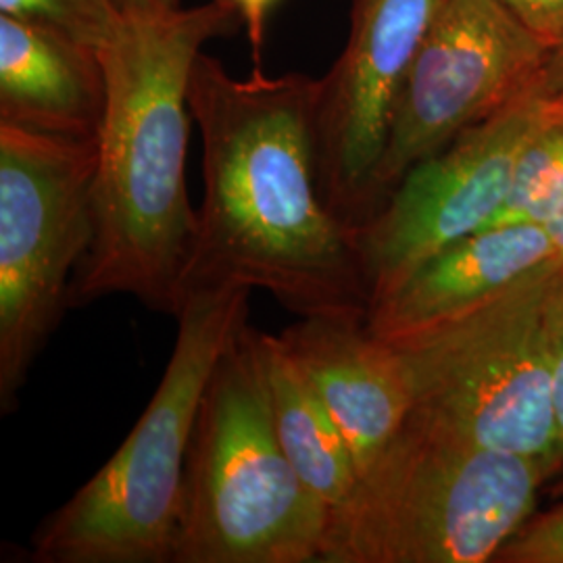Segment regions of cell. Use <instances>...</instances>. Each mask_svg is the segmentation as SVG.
I'll list each match as a JSON object with an SVG mask.
<instances>
[{"label":"cell","instance_id":"cell-1","mask_svg":"<svg viewBox=\"0 0 563 563\" xmlns=\"http://www.w3.org/2000/svg\"><path fill=\"white\" fill-rule=\"evenodd\" d=\"M318 101L320 80L305 74L257 65L241 80L197 57L188 107L201 132L202 201L184 299L236 284L299 318L367 316L355 232L323 202Z\"/></svg>","mask_w":563,"mask_h":563},{"label":"cell","instance_id":"cell-2","mask_svg":"<svg viewBox=\"0 0 563 563\" xmlns=\"http://www.w3.org/2000/svg\"><path fill=\"white\" fill-rule=\"evenodd\" d=\"M239 9L125 11L101 51L107 104L92 188V242L69 286V307L130 295L178 316L195 253L197 209L186 190L188 88L195 60L230 34Z\"/></svg>","mask_w":563,"mask_h":563},{"label":"cell","instance_id":"cell-3","mask_svg":"<svg viewBox=\"0 0 563 563\" xmlns=\"http://www.w3.org/2000/svg\"><path fill=\"white\" fill-rule=\"evenodd\" d=\"M246 286L190 292L162 383L115 455L32 537L36 563H172L205 388L249 318Z\"/></svg>","mask_w":563,"mask_h":563},{"label":"cell","instance_id":"cell-4","mask_svg":"<svg viewBox=\"0 0 563 563\" xmlns=\"http://www.w3.org/2000/svg\"><path fill=\"white\" fill-rule=\"evenodd\" d=\"M257 328L228 342L202 395L184 465L172 563H316L328 505L282 449Z\"/></svg>","mask_w":563,"mask_h":563},{"label":"cell","instance_id":"cell-5","mask_svg":"<svg viewBox=\"0 0 563 563\" xmlns=\"http://www.w3.org/2000/svg\"><path fill=\"white\" fill-rule=\"evenodd\" d=\"M547 465L411 418L328 509L320 563H484L534 511Z\"/></svg>","mask_w":563,"mask_h":563},{"label":"cell","instance_id":"cell-6","mask_svg":"<svg viewBox=\"0 0 563 563\" xmlns=\"http://www.w3.org/2000/svg\"><path fill=\"white\" fill-rule=\"evenodd\" d=\"M562 262L420 332L386 341L411 390V420L451 439L558 470L547 301Z\"/></svg>","mask_w":563,"mask_h":563},{"label":"cell","instance_id":"cell-7","mask_svg":"<svg viewBox=\"0 0 563 563\" xmlns=\"http://www.w3.org/2000/svg\"><path fill=\"white\" fill-rule=\"evenodd\" d=\"M99 141L0 121V409L11 413L69 309L92 242Z\"/></svg>","mask_w":563,"mask_h":563},{"label":"cell","instance_id":"cell-8","mask_svg":"<svg viewBox=\"0 0 563 563\" xmlns=\"http://www.w3.org/2000/svg\"><path fill=\"white\" fill-rule=\"evenodd\" d=\"M551 51L501 0H441L395 104L374 216L413 165L537 88Z\"/></svg>","mask_w":563,"mask_h":563},{"label":"cell","instance_id":"cell-9","mask_svg":"<svg viewBox=\"0 0 563 563\" xmlns=\"http://www.w3.org/2000/svg\"><path fill=\"white\" fill-rule=\"evenodd\" d=\"M555 101L537 86L402 176L376 216L355 232L372 301L444 246L493 222L526 142Z\"/></svg>","mask_w":563,"mask_h":563},{"label":"cell","instance_id":"cell-10","mask_svg":"<svg viewBox=\"0 0 563 563\" xmlns=\"http://www.w3.org/2000/svg\"><path fill=\"white\" fill-rule=\"evenodd\" d=\"M441 0H353L351 34L320 78L318 153L323 202L349 230L374 216L372 181L405 76Z\"/></svg>","mask_w":563,"mask_h":563},{"label":"cell","instance_id":"cell-11","mask_svg":"<svg viewBox=\"0 0 563 563\" xmlns=\"http://www.w3.org/2000/svg\"><path fill=\"white\" fill-rule=\"evenodd\" d=\"M280 336L322 397L362 474L399 437L413 401L401 362L372 334L367 316H309Z\"/></svg>","mask_w":563,"mask_h":563},{"label":"cell","instance_id":"cell-12","mask_svg":"<svg viewBox=\"0 0 563 563\" xmlns=\"http://www.w3.org/2000/svg\"><path fill=\"white\" fill-rule=\"evenodd\" d=\"M555 260L543 225H495L444 246L405 280L372 301L367 328L395 341L460 316L501 295L532 269Z\"/></svg>","mask_w":563,"mask_h":563},{"label":"cell","instance_id":"cell-13","mask_svg":"<svg viewBox=\"0 0 563 563\" xmlns=\"http://www.w3.org/2000/svg\"><path fill=\"white\" fill-rule=\"evenodd\" d=\"M107 104L101 55L59 27L0 13V121L99 141Z\"/></svg>","mask_w":563,"mask_h":563},{"label":"cell","instance_id":"cell-14","mask_svg":"<svg viewBox=\"0 0 563 563\" xmlns=\"http://www.w3.org/2000/svg\"><path fill=\"white\" fill-rule=\"evenodd\" d=\"M269 411L286 457L328 507L341 504L360 478L349 443L322 397L302 376L280 336L257 334Z\"/></svg>","mask_w":563,"mask_h":563},{"label":"cell","instance_id":"cell-15","mask_svg":"<svg viewBox=\"0 0 563 563\" xmlns=\"http://www.w3.org/2000/svg\"><path fill=\"white\" fill-rule=\"evenodd\" d=\"M562 209L563 95H560L549 118L526 142L504 207L486 228L520 223L547 228Z\"/></svg>","mask_w":563,"mask_h":563},{"label":"cell","instance_id":"cell-16","mask_svg":"<svg viewBox=\"0 0 563 563\" xmlns=\"http://www.w3.org/2000/svg\"><path fill=\"white\" fill-rule=\"evenodd\" d=\"M0 13L51 23L101 55L125 9L121 0H0Z\"/></svg>","mask_w":563,"mask_h":563},{"label":"cell","instance_id":"cell-17","mask_svg":"<svg viewBox=\"0 0 563 563\" xmlns=\"http://www.w3.org/2000/svg\"><path fill=\"white\" fill-rule=\"evenodd\" d=\"M495 560L507 563H563V507L523 523Z\"/></svg>","mask_w":563,"mask_h":563},{"label":"cell","instance_id":"cell-18","mask_svg":"<svg viewBox=\"0 0 563 563\" xmlns=\"http://www.w3.org/2000/svg\"><path fill=\"white\" fill-rule=\"evenodd\" d=\"M547 330L553 372V402L558 428V467L563 463V263L558 267L547 301Z\"/></svg>","mask_w":563,"mask_h":563},{"label":"cell","instance_id":"cell-19","mask_svg":"<svg viewBox=\"0 0 563 563\" xmlns=\"http://www.w3.org/2000/svg\"><path fill=\"white\" fill-rule=\"evenodd\" d=\"M505 7L522 21L551 48L563 42V0H501Z\"/></svg>","mask_w":563,"mask_h":563},{"label":"cell","instance_id":"cell-20","mask_svg":"<svg viewBox=\"0 0 563 563\" xmlns=\"http://www.w3.org/2000/svg\"><path fill=\"white\" fill-rule=\"evenodd\" d=\"M239 9L242 18H244V25L249 32V41L253 44V53H255V60L257 65H262V48H263V23H265V15L269 11V7L276 0H232Z\"/></svg>","mask_w":563,"mask_h":563},{"label":"cell","instance_id":"cell-21","mask_svg":"<svg viewBox=\"0 0 563 563\" xmlns=\"http://www.w3.org/2000/svg\"><path fill=\"white\" fill-rule=\"evenodd\" d=\"M539 88L551 97L563 95V42L551 51L549 59L544 63L543 74L539 78Z\"/></svg>","mask_w":563,"mask_h":563},{"label":"cell","instance_id":"cell-22","mask_svg":"<svg viewBox=\"0 0 563 563\" xmlns=\"http://www.w3.org/2000/svg\"><path fill=\"white\" fill-rule=\"evenodd\" d=\"M125 11H162L180 7L178 0H121Z\"/></svg>","mask_w":563,"mask_h":563},{"label":"cell","instance_id":"cell-23","mask_svg":"<svg viewBox=\"0 0 563 563\" xmlns=\"http://www.w3.org/2000/svg\"><path fill=\"white\" fill-rule=\"evenodd\" d=\"M547 232L553 242V251H555V260L563 263V209L562 213L547 225Z\"/></svg>","mask_w":563,"mask_h":563}]
</instances>
